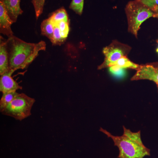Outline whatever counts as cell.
I'll return each instance as SVG.
<instances>
[{
    "mask_svg": "<svg viewBox=\"0 0 158 158\" xmlns=\"http://www.w3.org/2000/svg\"><path fill=\"white\" fill-rule=\"evenodd\" d=\"M6 47L9 58V69L15 71L27 68L38 56L41 51H45V42L30 43L14 35L8 38Z\"/></svg>",
    "mask_w": 158,
    "mask_h": 158,
    "instance_id": "6da1fadb",
    "label": "cell"
},
{
    "mask_svg": "<svg viewBox=\"0 0 158 158\" xmlns=\"http://www.w3.org/2000/svg\"><path fill=\"white\" fill-rule=\"evenodd\" d=\"M123 134L121 136L113 135L106 130L101 128L100 131L111 138L114 145L119 149L118 158H144L150 156V150L144 146L141 140V131L133 132L123 127Z\"/></svg>",
    "mask_w": 158,
    "mask_h": 158,
    "instance_id": "7a4b0ae2",
    "label": "cell"
},
{
    "mask_svg": "<svg viewBox=\"0 0 158 158\" xmlns=\"http://www.w3.org/2000/svg\"><path fill=\"white\" fill-rule=\"evenodd\" d=\"M127 17L128 31L138 38V32L141 25L151 17L155 13L138 0L130 1L125 9Z\"/></svg>",
    "mask_w": 158,
    "mask_h": 158,
    "instance_id": "3957f363",
    "label": "cell"
},
{
    "mask_svg": "<svg viewBox=\"0 0 158 158\" xmlns=\"http://www.w3.org/2000/svg\"><path fill=\"white\" fill-rule=\"evenodd\" d=\"M35 102L34 98L25 94H19L1 112L4 115L21 121L31 116V109Z\"/></svg>",
    "mask_w": 158,
    "mask_h": 158,
    "instance_id": "277c9868",
    "label": "cell"
},
{
    "mask_svg": "<svg viewBox=\"0 0 158 158\" xmlns=\"http://www.w3.org/2000/svg\"><path fill=\"white\" fill-rule=\"evenodd\" d=\"M131 47L114 40L110 44L103 49L102 52L105 56L104 61L98 67V70L110 67V65L116 62L122 57L127 56L131 50Z\"/></svg>",
    "mask_w": 158,
    "mask_h": 158,
    "instance_id": "5b68a950",
    "label": "cell"
},
{
    "mask_svg": "<svg viewBox=\"0 0 158 158\" xmlns=\"http://www.w3.org/2000/svg\"><path fill=\"white\" fill-rule=\"evenodd\" d=\"M141 80L152 81L158 86V62L140 65V68L131 78V81Z\"/></svg>",
    "mask_w": 158,
    "mask_h": 158,
    "instance_id": "8992f818",
    "label": "cell"
},
{
    "mask_svg": "<svg viewBox=\"0 0 158 158\" xmlns=\"http://www.w3.org/2000/svg\"><path fill=\"white\" fill-rule=\"evenodd\" d=\"M14 71L9 69L8 71L1 75L0 78V91L2 93L14 92L18 89H22L18 83L12 78L11 75Z\"/></svg>",
    "mask_w": 158,
    "mask_h": 158,
    "instance_id": "52a82bcc",
    "label": "cell"
},
{
    "mask_svg": "<svg viewBox=\"0 0 158 158\" xmlns=\"http://www.w3.org/2000/svg\"><path fill=\"white\" fill-rule=\"evenodd\" d=\"M13 23L4 5L0 2V32L1 34L6 35L8 38L13 36L11 26Z\"/></svg>",
    "mask_w": 158,
    "mask_h": 158,
    "instance_id": "ba28073f",
    "label": "cell"
},
{
    "mask_svg": "<svg viewBox=\"0 0 158 158\" xmlns=\"http://www.w3.org/2000/svg\"><path fill=\"white\" fill-rule=\"evenodd\" d=\"M2 3L9 17L15 23L18 17L23 13L20 6V0H0Z\"/></svg>",
    "mask_w": 158,
    "mask_h": 158,
    "instance_id": "9c48e42d",
    "label": "cell"
},
{
    "mask_svg": "<svg viewBox=\"0 0 158 158\" xmlns=\"http://www.w3.org/2000/svg\"><path fill=\"white\" fill-rule=\"evenodd\" d=\"M7 40L0 37V75H2L9 70V58L6 47Z\"/></svg>",
    "mask_w": 158,
    "mask_h": 158,
    "instance_id": "30bf717a",
    "label": "cell"
},
{
    "mask_svg": "<svg viewBox=\"0 0 158 158\" xmlns=\"http://www.w3.org/2000/svg\"><path fill=\"white\" fill-rule=\"evenodd\" d=\"M49 18L55 26L57 25V24L63 21L69 22L68 14L63 7L53 12Z\"/></svg>",
    "mask_w": 158,
    "mask_h": 158,
    "instance_id": "8fae6325",
    "label": "cell"
},
{
    "mask_svg": "<svg viewBox=\"0 0 158 158\" xmlns=\"http://www.w3.org/2000/svg\"><path fill=\"white\" fill-rule=\"evenodd\" d=\"M55 26L49 18L44 20L40 26L41 34L52 40L53 36Z\"/></svg>",
    "mask_w": 158,
    "mask_h": 158,
    "instance_id": "7c38bea8",
    "label": "cell"
},
{
    "mask_svg": "<svg viewBox=\"0 0 158 158\" xmlns=\"http://www.w3.org/2000/svg\"><path fill=\"white\" fill-rule=\"evenodd\" d=\"M113 65H117L122 68L131 69L136 70H138V69L140 67V65H138L132 62L127 56L122 57L116 62L110 65V67Z\"/></svg>",
    "mask_w": 158,
    "mask_h": 158,
    "instance_id": "4fadbf2b",
    "label": "cell"
},
{
    "mask_svg": "<svg viewBox=\"0 0 158 158\" xmlns=\"http://www.w3.org/2000/svg\"><path fill=\"white\" fill-rule=\"evenodd\" d=\"M3 95L0 101V110H2L9 104L19 94L16 91L2 93Z\"/></svg>",
    "mask_w": 158,
    "mask_h": 158,
    "instance_id": "5bb4252c",
    "label": "cell"
},
{
    "mask_svg": "<svg viewBox=\"0 0 158 158\" xmlns=\"http://www.w3.org/2000/svg\"><path fill=\"white\" fill-rule=\"evenodd\" d=\"M65 40H66L64 39L61 36L59 27L57 26H55L53 36L52 39L51 40L53 45H61L64 43Z\"/></svg>",
    "mask_w": 158,
    "mask_h": 158,
    "instance_id": "9a60e30c",
    "label": "cell"
},
{
    "mask_svg": "<svg viewBox=\"0 0 158 158\" xmlns=\"http://www.w3.org/2000/svg\"><path fill=\"white\" fill-rule=\"evenodd\" d=\"M84 6V0H72L69 8L76 14L81 15L83 13Z\"/></svg>",
    "mask_w": 158,
    "mask_h": 158,
    "instance_id": "2e32d148",
    "label": "cell"
},
{
    "mask_svg": "<svg viewBox=\"0 0 158 158\" xmlns=\"http://www.w3.org/2000/svg\"><path fill=\"white\" fill-rule=\"evenodd\" d=\"M45 0H32L37 19L42 14Z\"/></svg>",
    "mask_w": 158,
    "mask_h": 158,
    "instance_id": "e0dca14e",
    "label": "cell"
},
{
    "mask_svg": "<svg viewBox=\"0 0 158 158\" xmlns=\"http://www.w3.org/2000/svg\"><path fill=\"white\" fill-rule=\"evenodd\" d=\"M59 27L60 31L61 36L64 39H66L68 37L69 32V22H66L65 21L60 22L57 25Z\"/></svg>",
    "mask_w": 158,
    "mask_h": 158,
    "instance_id": "ac0fdd59",
    "label": "cell"
},
{
    "mask_svg": "<svg viewBox=\"0 0 158 158\" xmlns=\"http://www.w3.org/2000/svg\"><path fill=\"white\" fill-rule=\"evenodd\" d=\"M153 11L156 12L158 9V0H138Z\"/></svg>",
    "mask_w": 158,
    "mask_h": 158,
    "instance_id": "d6986e66",
    "label": "cell"
},
{
    "mask_svg": "<svg viewBox=\"0 0 158 158\" xmlns=\"http://www.w3.org/2000/svg\"><path fill=\"white\" fill-rule=\"evenodd\" d=\"M109 70L110 73L118 77H124L126 74L125 69L122 68L117 65H113L109 67Z\"/></svg>",
    "mask_w": 158,
    "mask_h": 158,
    "instance_id": "ffe728a7",
    "label": "cell"
},
{
    "mask_svg": "<svg viewBox=\"0 0 158 158\" xmlns=\"http://www.w3.org/2000/svg\"><path fill=\"white\" fill-rule=\"evenodd\" d=\"M156 18L158 19V10H157L155 12V17Z\"/></svg>",
    "mask_w": 158,
    "mask_h": 158,
    "instance_id": "44dd1931",
    "label": "cell"
},
{
    "mask_svg": "<svg viewBox=\"0 0 158 158\" xmlns=\"http://www.w3.org/2000/svg\"><path fill=\"white\" fill-rule=\"evenodd\" d=\"M157 43L158 44V40H157ZM156 51L157 53L158 54V47H157V48H156Z\"/></svg>",
    "mask_w": 158,
    "mask_h": 158,
    "instance_id": "7402d4cb",
    "label": "cell"
},
{
    "mask_svg": "<svg viewBox=\"0 0 158 158\" xmlns=\"http://www.w3.org/2000/svg\"><path fill=\"white\" fill-rule=\"evenodd\" d=\"M157 88H158V86H157Z\"/></svg>",
    "mask_w": 158,
    "mask_h": 158,
    "instance_id": "603a6c76",
    "label": "cell"
}]
</instances>
